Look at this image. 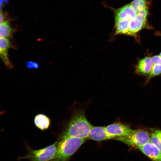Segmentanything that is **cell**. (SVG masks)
<instances>
[{
    "instance_id": "cell-1",
    "label": "cell",
    "mask_w": 161,
    "mask_h": 161,
    "mask_svg": "<svg viewBox=\"0 0 161 161\" xmlns=\"http://www.w3.org/2000/svg\"><path fill=\"white\" fill-rule=\"evenodd\" d=\"M92 127L83 110H77L74 112L60 139L68 137L86 139Z\"/></svg>"
},
{
    "instance_id": "cell-2",
    "label": "cell",
    "mask_w": 161,
    "mask_h": 161,
    "mask_svg": "<svg viewBox=\"0 0 161 161\" xmlns=\"http://www.w3.org/2000/svg\"><path fill=\"white\" fill-rule=\"evenodd\" d=\"M57 150L52 161H69L86 139L68 137L60 139Z\"/></svg>"
},
{
    "instance_id": "cell-3",
    "label": "cell",
    "mask_w": 161,
    "mask_h": 161,
    "mask_svg": "<svg viewBox=\"0 0 161 161\" xmlns=\"http://www.w3.org/2000/svg\"><path fill=\"white\" fill-rule=\"evenodd\" d=\"M58 142L44 148L34 150L28 147V152L25 156L19 157V160L26 159L30 161H52L56 155L58 146Z\"/></svg>"
},
{
    "instance_id": "cell-4",
    "label": "cell",
    "mask_w": 161,
    "mask_h": 161,
    "mask_svg": "<svg viewBox=\"0 0 161 161\" xmlns=\"http://www.w3.org/2000/svg\"><path fill=\"white\" fill-rule=\"evenodd\" d=\"M148 132L144 130H133L129 134L115 139L132 147L138 148L150 141Z\"/></svg>"
},
{
    "instance_id": "cell-5",
    "label": "cell",
    "mask_w": 161,
    "mask_h": 161,
    "mask_svg": "<svg viewBox=\"0 0 161 161\" xmlns=\"http://www.w3.org/2000/svg\"><path fill=\"white\" fill-rule=\"evenodd\" d=\"M148 8L137 13L135 17L130 21L128 35L136 37L137 33L144 28H150L147 21Z\"/></svg>"
},
{
    "instance_id": "cell-6",
    "label": "cell",
    "mask_w": 161,
    "mask_h": 161,
    "mask_svg": "<svg viewBox=\"0 0 161 161\" xmlns=\"http://www.w3.org/2000/svg\"><path fill=\"white\" fill-rule=\"evenodd\" d=\"M106 130L111 139L127 136L133 130L128 126L120 122H115L105 127Z\"/></svg>"
},
{
    "instance_id": "cell-7",
    "label": "cell",
    "mask_w": 161,
    "mask_h": 161,
    "mask_svg": "<svg viewBox=\"0 0 161 161\" xmlns=\"http://www.w3.org/2000/svg\"><path fill=\"white\" fill-rule=\"evenodd\" d=\"M13 46L9 39L0 38V58L6 66L9 69H12L13 65L8 58V51L10 48L13 47Z\"/></svg>"
},
{
    "instance_id": "cell-8",
    "label": "cell",
    "mask_w": 161,
    "mask_h": 161,
    "mask_svg": "<svg viewBox=\"0 0 161 161\" xmlns=\"http://www.w3.org/2000/svg\"><path fill=\"white\" fill-rule=\"evenodd\" d=\"M138 148L143 154L154 161H161V153L152 143L148 142Z\"/></svg>"
},
{
    "instance_id": "cell-9",
    "label": "cell",
    "mask_w": 161,
    "mask_h": 161,
    "mask_svg": "<svg viewBox=\"0 0 161 161\" xmlns=\"http://www.w3.org/2000/svg\"><path fill=\"white\" fill-rule=\"evenodd\" d=\"M115 19H123L131 20L136 17L137 13L131 7L130 4L120 8L113 9Z\"/></svg>"
},
{
    "instance_id": "cell-10",
    "label": "cell",
    "mask_w": 161,
    "mask_h": 161,
    "mask_svg": "<svg viewBox=\"0 0 161 161\" xmlns=\"http://www.w3.org/2000/svg\"><path fill=\"white\" fill-rule=\"evenodd\" d=\"M153 65L152 58L146 56L139 60L135 66V72L138 75H147Z\"/></svg>"
},
{
    "instance_id": "cell-11",
    "label": "cell",
    "mask_w": 161,
    "mask_h": 161,
    "mask_svg": "<svg viewBox=\"0 0 161 161\" xmlns=\"http://www.w3.org/2000/svg\"><path fill=\"white\" fill-rule=\"evenodd\" d=\"M88 138L98 141L111 139L106 130L105 127L93 126L90 130Z\"/></svg>"
},
{
    "instance_id": "cell-12",
    "label": "cell",
    "mask_w": 161,
    "mask_h": 161,
    "mask_svg": "<svg viewBox=\"0 0 161 161\" xmlns=\"http://www.w3.org/2000/svg\"><path fill=\"white\" fill-rule=\"evenodd\" d=\"M12 18L4 21L0 23V38L9 39L12 38L13 33L16 31L10 25Z\"/></svg>"
},
{
    "instance_id": "cell-13",
    "label": "cell",
    "mask_w": 161,
    "mask_h": 161,
    "mask_svg": "<svg viewBox=\"0 0 161 161\" xmlns=\"http://www.w3.org/2000/svg\"><path fill=\"white\" fill-rule=\"evenodd\" d=\"M130 20L123 19H115V35H127Z\"/></svg>"
},
{
    "instance_id": "cell-14",
    "label": "cell",
    "mask_w": 161,
    "mask_h": 161,
    "mask_svg": "<svg viewBox=\"0 0 161 161\" xmlns=\"http://www.w3.org/2000/svg\"><path fill=\"white\" fill-rule=\"evenodd\" d=\"M34 122L35 126L42 131L48 129L50 124L49 118L42 114H38L35 116Z\"/></svg>"
},
{
    "instance_id": "cell-15",
    "label": "cell",
    "mask_w": 161,
    "mask_h": 161,
    "mask_svg": "<svg viewBox=\"0 0 161 161\" xmlns=\"http://www.w3.org/2000/svg\"><path fill=\"white\" fill-rule=\"evenodd\" d=\"M130 4L137 13L148 8V3L146 0H134Z\"/></svg>"
},
{
    "instance_id": "cell-16",
    "label": "cell",
    "mask_w": 161,
    "mask_h": 161,
    "mask_svg": "<svg viewBox=\"0 0 161 161\" xmlns=\"http://www.w3.org/2000/svg\"><path fill=\"white\" fill-rule=\"evenodd\" d=\"M161 74V64H154L148 74L147 75L145 84L148 83L152 78Z\"/></svg>"
},
{
    "instance_id": "cell-17",
    "label": "cell",
    "mask_w": 161,
    "mask_h": 161,
    "mask_svg": "<svg viewBox=\"0 0 161 161\" xmlns=\"http://www.w3.org/2000/svg\"><path fill=\"white\" fill-rule=\"evenodd\" d=\"M150 142L154 144L161 153V137L154 133L151 134Z\"/></svg>"
},
{
    "instance_id": "cell-18",
    "label": "cell",
    "mask_w": 161,
    "mask_h": 161,
    "mask_svg": "<svg viewBox=\"0 0 161 161\" xmlns=\"http://www.w3.org/2000/svg\"><path fill=\"white\" fill-rule=\"evenodd\" d=\"M26 66L29 69H38L39 65L38 63L34 61H30L26 63Z\"/></svg>"
},
{
    "instance_id": "cell-19",
    "label": "cell",
    "mask_w": 161,
    "mask_h": 161,
    "mask_svg": "<svg viewBox=\"0 0 161 161\" xmlns=\"http://www.w3.org/2000/svg\"><path fill=\"white\" fill-rule=\"evenodd\" d=\"M0 16V23L4 20L11 18L9 17V15L7 12H4L1 10Z\"/></svg>"
},
{
    "instance_id": "cell-20",
    "label": "cell",
    "mask_w": 161,
    "mask_h": 161,
    "mask_svg": "<svg viewBox=\"0 0 161 161\" xmlns=\"http://www.w3.org/2000/svg\"><path fill=\"white\" fill-rule=\"evenodd\" d=\"M152 60L153 64H161V57L159 55H156L152 57Z\"/></svg>"
},
{
    "instance_id": "cell-21",
    "label": "cell",
    "mask_w": 161,
    "mask_h": 161,
    "mask_svg": "<svg viewBox=\"0 0 161 161\" xmlns=\"http://www.w3.org/2000/svg\"><path fill=\"white\" fill-rule=\"evenodd\" d=\"M154 133L161 137V130H157L155 131Z\"/></svg>"
},
{
    "instance_id": "cell-22",
    "label": "cell",
    "mask_w": 161,
    "mask_h": 161,
    "mask_svg": "<svg viewBox=\"0 0 161 161\" xmlns=\"http://www.w3.org/2000/svg\"><path fill=\"white\" fill-rule=\"evenodd\" d=\"M160 55V57H161V52H160V55Z\"/></svg>"
}]
</instances>
